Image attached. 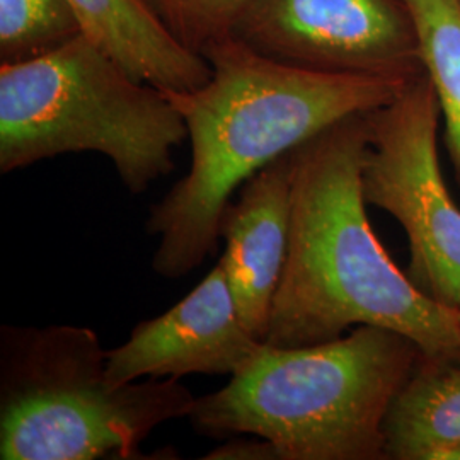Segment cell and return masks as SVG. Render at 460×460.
Instances as JSON below:
<instances>
[{
    "label": "cell",
    "instance_id": "5bb4252c",
    "mask_svg": "<svg viewBox=\"0 0 460 460\" xmlns=\"http://www.w3.org/2000/svg\"><path fill=\"white\" fill-rule=\"evenodd\" d=\"M150 13L182 49L203 57L215 43L234 36L251 0H144Z\"/></svg>",
    "mask_w": 460,
    "mask_h": 460
},
{
    "label": "cell",
    "instance_id": "7a4b0ae2",
    "mask_svg": "<svg viewBox=\"0 0 460 460\" xmlns=\"http://www.w3.org/2000/svg\"><path fill=\"white\" fill-rule=\"evenodd\" d=\"M367 115L349 116L292 150L288 251L266 343L317 345L357 326L391 329L425 358L460 360V313L402 273L367 215Z\"/></svg>",
    "mask_w": 460,
    "mask_h": 460
},
{
    "label": "cell",
    "instance_id": "9c48e42d",
    "mask_svg": "<svg viewBox=\"0 0 460 460\" xmlns=\"http://www.w3.org/2000/svg\"><path fill=\"white\" fill-rule=\"evenodd\" d=\"M222 217L226 251L218 261L246 328L266 340L287 261L292 212V152L258 171Z\"/></svg>",
    "mask_w": 460,
    "mask_h": 460
},
{
    "label": "cell",
    "instance_id": "8992f818",
    "mask_svg": "<svg viewBox=\"0 0 460 460\" xmlns=\"http://www.w3.org/2000/svg\"><path fill=\"white\" fill-rule=\"evenodd\" d=\"M363 164L367 205L393 215L410 241V279L433 300L460 307V208L438 155L440 106L420 72L391 102L368 113Z\"/></svg>",
    "mask_w": 460,
    "mask_h": 460
},
{
    "label": "cell",
    "instance_id": "5b68a950",
    "mask_svg": "<svg viewBox=\"0 0 460 460\" xmlns=\"http://www.w3.org/2000/svg\"><path fill=\"white\" fill-rule=\"evenodd\" d=\"M181 113L85 34L43 57L0 64V172L96 152L132 195L174 169Z\"/></svg>",
    "mask_w": 460,
    "mask_h": 460
},
{
    "label": "cell",
    "instance_id": "e0dca14e",
    "mask_svg": "<svg viewBox=\"0 0 460 460\" xmlns=\"http://www.w3.org/2000/svg\"><path fill=\"white\" fill-rule=\"evenodd\" d=\"M457 311H459V313H460V307H459V309H457Z\"/></svg>",
    "mask_w": 460,
    "mask_h": 460
},
{
    "label": "cell",
    "instance_id": "4fadbf2b",
    "mask_svg": "<svg viewBox=\"0 0 460 460\" xmlns=\"http://www.w3.org/2000/svg\"><path fill=\"white\" fill-rule=\"evenodd\" d=\"M81 34L68 0H0V64L43 57Z\"/></svg>",
    "mask_w": 460,
    "mask_h": 460
},
{
    "label": "cell",
    "instance_id": "ba28073f",
    "mask_svg": "<svg viewBox=\"0 0 460 460\" xmlns=\"http://www.w3.org/2000/svg\"><path fill=\"white\" fill-rule=\"evenodd\" d=\"M235 309L220 263L164 314L138 323L130 338L108 351L115 384L142 378L235 376L261 349Z\"/></svg>",
    "mask_w": 460,
    "mask_h": 460
},
{
    "label": "cell",
    "instance_id": "277c9868",
    "mask_svg": "<svg viewBox=\"0 0 460 460\" xmlns=\"http://www.w3.org/2000/svg\"><path fill=\"white\" fill-rule=\"evenodd\" d=\"M195 401L178 378L111 382L93 329H0L2 460L147 459L140 444Z\"/></svg>",
    "mask_w": 460,
    "mask_h": 460
},
{
    "label": "cell",
    "instance_id": "52a82bcc",
    "mask_svg": "<svg viewBox=\"0 0 460 460\" xmlns=\"http://www.w3.org/2000/svg\"><path fill=\"white\" fill-rule=\"evenodd\" d=\"M234 36L311 70L401 81L423 72L404 0H251Z\"/></svg>",
    "mask_w": 460,
    "mask_h": 460
},
{
    "label": "cell",
    "instance_id": "2e32d148",
    "mask_svg": "<svg viewBox=\"0 0 460 460\" xmlns=\"http://www.w3.org/2000/svg\"><path fill=\"white\" fill-rule=\"evenodd\" d=\"M427 460H460V444L447 445L437 448L428 456Z\"/></svg>",
    "mask_w": 460,
    "mask_h": 460
},
{
    "label": "cell",
    "instance_id": "6da1fadb",
    "mask_svg": "<svg viewBox=\"0 0 460 460\" xmlns=\"http://www.w3.org/2000/svg\"><path fill=\"white\" fill-rule=\"evenodd\" d=\"M208 83L163 91L181 113L191 167L150 208L159 237L152 270L178 279L197 270L220 239L232 195L258 171L349 116L368 115L408 81L288 66L229 36L203 51Z\"/></svg>",
    "mask_w": 460,
    "mask_h": 460
},
{
    "label": "cell",
    "instance_id": "7c38bea8",
    "mask_svg": "<svg viewBox=\"0 0 460 460\" xmlns=\"http://www.w3.org/2000/svg\"><path fill=\"white\" fill-rule=\"evenodd\" d=\"M421 66L438 99L445 144L460 182V0H404Z\"/></svg>",
    "mask_w": 460,
    "mask_h": 460
},
{
    "label": "cell",
    "instance_id": "3957f363",
    "mask_svg": "<svg viewBox=\"0 0 460 460\" xmlns=\"http://www.w3.org/2000/svg\"><path fill=\"white\" fill-rule=\"evenodd\" d=\"M421 358L410 338L377 326L317 345L264 341L188 418L205 437L266 438L279 460H387V412Z\"/></svg>",
    "mask_w": 460,
    "mask_h": 460
},
{
    "label": "cell",
    "instance_id": "30bf717a",
    "mask_svg": "<svg viewBox=\"0 0 460 460\" xmlns=\"http://www.w3.org/2000/svg\"><path fill=\"white\" fill-rule=\"evenodd\" d=\"M84 34L140 83L163 91H193L212 66L165 31L144 0H68Z\"/></svg>",
    "mask_w": 460,
    "mask_h": 460
},
{
    "label": "cell",
    "instance_id": "8fae6325",
    "mask_svg": "<svg viewBox=\"0 0 460 460\" xmlns=\"http://www.w3.org/2000/svg\"><path fill=\"white\" fill-rule=\"evenodd\" d=\"M387 460H427L460 444V360L421 358L387 412Z\"/></svg>",
    "mask_w": 460,
    "mask_h": 460
},
{
    "label": "cell",
    "instance_id": "9a60e30c",
    "mask_svg": "<svg viewBox=\"0 0 460 460\" xmlns=\"http://www.w3.org/2000/svg\"><path fill=\"white\" fill-rule=\"evenodd\" d=\"M251 438H243L241 435L230 437L226 444L218 445L210 450L203 459L212 460H279L275 445L270 440L249 435Z\"/></svg>",
    "mask_w": 460,
    "mask_h": 460
}]
</instances>
